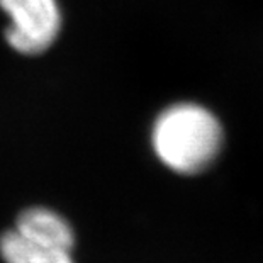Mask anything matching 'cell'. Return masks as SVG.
I'll list each match as a JSON object with an SVG mask.
<instances>
[{
  "instance_id": "1",
  "label": "cell",
  "mask_w": 263,
  "mask_h": 263,
  "mask_svg": "<svg viewBox=\"0 0 263 263\" xmlns=\"http://www.w3.org/2000/svg\"><path fill=\"white\" fill-rule=\"evenodd\" d=\"M224 129L211 109L197 102H177L156 116L151 148L166 168L178 175L205 172L219 156Z\"/></svg>"
},
{
  "instance_id": "2",
  "label": "cell",
  "mask_w": 263,
  "mask_h": 263,
  "mask_svg": "<svg viewBox=\"0 0 263 263\" xmlns=\"http://www.w3.org/2000/svg\"><path fill=\"white\" fill-rule=\"evenodd\" d=\"M0 9L10 19L5 37L17 53L41 54L60 36L63 17L58 0H0Z\"/></svg>"
},
{
  "instance_id": "3",
  "label": "cell",
  "mask_w": 263,
  "mask_h": 263,
  "mask_svg": "<svg viewBox=\"0 0 263 263\" xmlns=\"http://www.w3.org/2000/svg\"><path fill=\"white\" fill-rule=\"evenodd\" d=\"M14 229L29 241L51 248L71 251L75 246V233L70 222L57 211L48 207L37 205L22 211Z\"/></svg>"
},
{
  "instance_id": "4",
  "label": "cell",
  "mask_w": 263,
  "mask_h": 263,
  "mask_svg": "<svg viewBox=\"0 0 263 263\" xmlns=\"http://www.w3.org/2000/svg\"><path fill=\"white\" fill-rule=\"evenodd\" d=\"M0 256L5 263H75L71 251L29 241L15 229L0 236Z\"/></svg>"
}]
</instances>
